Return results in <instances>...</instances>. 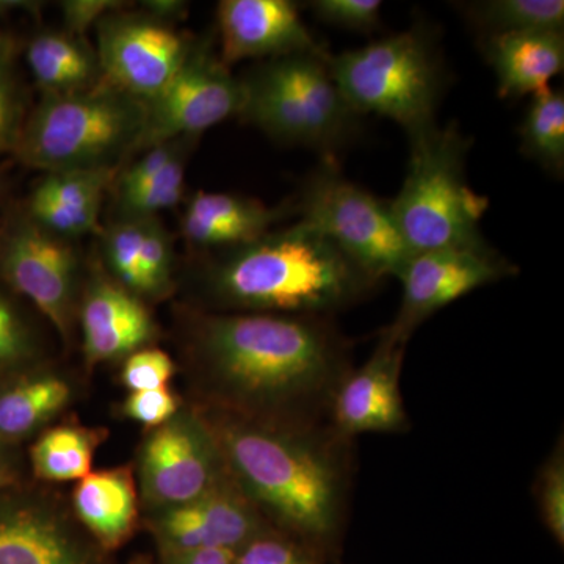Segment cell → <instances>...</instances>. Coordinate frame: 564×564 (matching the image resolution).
Masks as SVG:
<instances>
[{
	"instance_id": "6da1fadb",
	"label": "cell",
	"mask_w": 564,
	"mask_h": 564,
	"mask_svg": "<svg viewBox=\"0 0 564 564\" xmlns=\"http://www.w3.org/2000/svg\"><path fill=\"white\" fill-rule=\"evenodd\" d=\"M184 350L204 410L273 425H332L352 369L350 340L313 315L193 314Z\"/></svg>"
},
{
	"instance_id": "7a4b0ae2",
	"label": "cell",
	"mask_w": 564,
	"mask_h": 564,
	"mask_svg": "<svg viewBox=\"0 0 564 564\" xmlns=\"http://www.w3.org/2000/svg\"><path fill=\"white\" fill-rule=\"evenodd\" d=\"M199 410L234 485L273 529L329 562L344 534L351 441L332 425H273Z\"/></svg>"
},
{
	"instance_id": "3957f363",
	"label": "cell",
	"mask_w": 564,
	"mask_h": 564,
	"mask_svg": "<svg viewBox=\"0 0 564 564\" xmlns=\"http://www.w3.org/2000/svg\"><path fill=\"white\" fill-rule=\"evenodd\" d=\"M380 284L310 225L206 252L199 285L212 313L333 317Z\"/></svg>"
},
{
	"instance_id": "277c9868",
	"label": "cell",
	"mask_w": 564,
	"mask_h": 564,
	"mask_svg": "<svg viewBox=\"0 0 564 564\" xmlns=\"http://www.w3.org/2000/svg\"><path fill=\"white\" fill-rule=\"evenodd\" d=\"M333 79L361 117L388 118L417 139L437 126L447 85L440 35L430 22L384 36L358 50L332 55Z\"/></svg>"
},
{
	"instance_id": "5b68a950",
	"label": "cell",
	"mask_w": 564,
	"mask_h": 564,
	"mask_svg": "<svg viewBox=\"0 0 564 564\" xmlns=\"http://www.w3.org/2000/svg\"><path fill=\"white\" fill-rule=\"evenodd\" d=\"M332 55H289L259 63L239 77L243 88L239 117L282 144L337 159L361 137L364 117L334 82Z\"/></svg>"
},
{
	"instance_id": "8992f818",
	"label": "cell",
	"mask_w": 564,
	"mask_h": 564,
	"mask_svg": "<svg viewBox=\"0 0 564 564\" xmlns=\"http://www.w3.org/2000/svg\"><path fill=\"white\" fill-rule=\"evenodd\" d=\"M143 124L144 104L102 79L90 90L43 96L13 158L44 173L121 170Z\"/></svg>"
},
{
	"instance_id": "52a82bcc",
	"label": "cell",
	"mask_w": 564,
	"mask_h": 564,
	"mask_svg": "<svg viewBox=\"0 0 564 564\" xmlns=\"http://www.w3.org/2000/svg\"><path fill=\"white\" fill-rule=\"evenodd\" d=\"M408 143L406 176L389 209L413 254L486 243L481 220L489 199L467 182L470 137L454 121Z\"/></svg>"
},
{
	"instance_id": "ba28073f",
	"label": "cell",
	"mask_w": 564,
	"mask_h": 564,
	"mask_svg": "<svg viewBox=\"0 0 564 564\" xmlns=\"http://www.w3.org/2000/svg\"><path fill=\"white\" fill-rule=\"evenodd\" d=\"M293 204L300 221L325 236L377 281L399 278L413 256L389 202L347 180L337 159H322Z\"/></svg>"
},
{
	"instance_id": "9c48e42d",
	"label": "cell",
	"mask_w": 564,
	"mask_h": 564,
	"mask_svg": "<svg viewBox=\"0 0 564 564\" xmlns=\"http://www.w3.org/2000/svg\"><path fill=\"white\" fill-rule=\"evenodd\" d=\"M229 478L220 445L199 408L182 406L141 444L140 496L150 514L191 503Z\"/></svg>"
},
{
	"instance_id": "30bf717a",
	"label": "cell",
	"mask_w": 564,
	"mask_h": 564,
	"mask_svg": "<svg viewBox=\"0 0 564 564\" xmlns=\"http://www.w3.org/2000/svg\"><path fill=\"white\" fill-rule=\"evenodd\" d=\"M0 278L69 343L80 300V258L74 242L41 228L25 210L17 212L0 232Z\"/></svg>"
},
{
	"instance_id": "8fae6325",
	"label": "cell",
	"mask_w": 564,
	"mask_h": 564,
	"mask_svg": "<svg viewBox=\"0 0 564 564\" xmlns=\"http://www.w3.org/2000/svg\"><path fill=\"white\" fill-rule=\"evenodd\" d=\"M242 106V82L215 54L210 41H195L176 76L144 106L133 154L181 137L199 139L207 129L239 117Z\"/></svg>"
},
{
	"instance_id": "7c38bea8",
	"label": "cell",
	"mask_w": 564,
	"mask_h": 564,
	"mask_svg": "<svg viewBox=\"0 0 564 564\" xmlns=\"http://www.w3.org/2000/svg\"><path fill=\"white\" fill-rule=\"evenodd\" d=\"M122 10L96 25V55L104 80L147 106L176 76L195 41L169 22Z\"/></svg>"
},
{
	"instance_id": "4fadbf2b",
	"label": "cell",
	"mask_w": 564,
	"mask_h": 564,
	"mask_svg": "<svg viewBox=\"0 0 564 564\" xmlns=\"http://www.w3.org/2000/svg\"><path fill=\"white\" fill-rule=\"evenodd\" d=\"M518 273V267L488 242L415 252L399 274L402 304L386 329L408 343L415 329L437 311Z\"/></svg>"
},
{
	"instance_id": "5bb4252c",
	"label": "cell",
	"mask_w": 564,
	"mask_h": 564,
	"mask_svg": "<svg viewBox=\"0 0 564 564\" xmlns=\"http://www.w3.org/2000/svg\"><path fill=\"white\" fill-rule=\"evenodd\" d=\"M73 511L47 494L0 492V564H99Z\"/></svg>"
},
{
	"instance_id": "9a60e30c",
	"label": "cell",
	"mask_w": 564,
	"mask_h": 564,
	"mask_svg": "<svg viewBox=\"0 0 564 564\" xmlns=\"http://www.w3.org/2000/svg\"><path fill=\"white\" fill-rule=\"evenodd\" d=\"M406 345L384 328L369 359L344 378L329 411V423L339 436L352 441L364 433L406 432L400 392Z\"/></svg>"
},
{
	"instance_id": "2e32d148",
	"label": "cell",
	"mask_w": 564,
	"mask_h": 564,
	"mask_svg": "<svg viewBox=\"0 0 564 564\" xmlns=\"http://www.w3.org/2000/svg\"><path fill=\"white\" fill-rule=\"evenodd\" d=\"M148 524L161 554L198 549L236 552L272 527L231 478L191 503L150 514Z\"/></svg>"
},
{
	"instance_id": "e0dca14e",
	"label": "cell",
	"mask_w": 564,
	"mask_h": 564,
	"mask_svg": "<svg viewBox=\"0 0 564 564\" xmlns=\"http://www.w3.org/2000/svg\"><path fill=\"white\" fill-rule=\"evenodd\" d=\"M220 58L226 66L250 58L311 54L328 57V50L303 21L291 0H221L217 7Z\"/></svg>"
},
{
	"instance_id": "ac0fdd59",
	"label": "cell",
	"mask_w": 564,
	"mask_h": 564,
	"mask_svg": "<svg viewBox=\"0 0 564 564\" xmlns=\"http://www.w3.org/2000/svg\"><path fill=\"white\" fill-rule=\"evenodd\" d=\"M77 318L82 350L88 367L124 361L132 352L151 347L159 326L148 303L95 267L82 289Z\"/></svg>"
},
{
	"instance_id": "d6986e66",
	"label": "cell",
	"mask_w": 564,
	"mask_h": 564,
	"mask_svg": "<svg viewBox=\"0 0 564 564\" xmlns=\"http://www.w3.org/2000/svg\"><path fill=\"white\" fill-rule=\"evenodd\" d=\"M291 217H296L293 202L267 206L251 196L202 191L185 206L181 234L191 247L204 252L220 251L252 242Z\"/></svg>"
},
{
	"instance_id": "ffe728a7",
	"label": "cell",
	"mask_w": 564,
	"mask_h": 564,
	"mask_svg": "<svg viewBox=\"0 0 564 564\" xmlns=\"http://www.w3.org/2000/svg\"><path fill=\"white\" fill-rule=\"evenodd\" d=\"M120 170H70L46 173L29 196L25 214L41 228L76 242L99 225L104 196Z\"/></svg>"
},
{
	"instance_id": "44dd1931",
	"label": "cell",
	"mask_w": 564,
	"mask_h": 564,
	"mask_svg": "<svg viewBox=\"0 0 564 564\" xmlns=\"http://www.w3.org/2000/svg\"><path fill=\"white\" fill-rule=\"evenodd\" d=\"M502 99H521L551 87L564 69V32L508 33L478 41Z\"/></svg>"
},
{
	"instance_id": "7402d4cb",
	"label": "cell",
	"mask_w": 564,
	"mask_h": 564,
	"mask_svg": "<svg viewBox=\"0 0 564 564\" xmlns=\"http://www.w3.org/2000/svg\"><path fill=\"white\" fill-rule=\"evenodd\" d=\"M74 518L101 551L120 549L139 524V494L131 467L88 474L70 496Z\"/></svg>"
},
{
	"instance_id": "603a6c76",
	"label": "cell",
	"mask_w": 564,
	"mask_h": 564,
	"mask_svg": "<svg viewBox=\"0 0 564 564\" xmlns=\"http://www.w3.org/2000/svg\"><path fill=\"white\" fill-rule=\"evenodd\" d=\"M73 399L68 378L41 364L3 375L0 377V444L14 445L43 433Z\"/></svg>"
},
{
	"instance_id": "cb8c5ba5",
	"label": "cell",
	"mask_w": 564,
	"mask_h": 564,
	"mask_svg": "<svg viewBox=\"0 0 564 564\" xmlns=\"http://www.w3.org/2000/svg\"><path fill=\"white\" fill-rule=\"evenodd\" d=\"M25 62L43 96L90 90L104 79L96 52L68 32L36 33L29 41Z\"/></svg>"
},
{
	"instance_id": "d4e9b609",
	"label": "cell",
	"mask_w": 564,
	"mask_h": 564,
	"mask_svg": "<svg viewBox=\"0 0 564 564\" xmlns=\"http://www.w3.org/2000/svg\"><path fill=\"white\" fill-rule=\"evenodd\" d=\"M102 430L63 423L44 430L32 444L29 458L33 475L43 481H79L91 474Z\"/></svg>"
},
{
	"instance_id": "484cf974",
	"label": "cell",
	"mask_w": 564,
	"mask_h": 564,
	"mask_svg": "<svg viewBox=\"0 0 564 564\" xmlns=\"http://www.w3.org/2000/svg\"><path fill=\"white\" fill-rule=\"evenodd\" d=\"M455 6L478 41L508 33L564 32L563 0H477Z\"/></svg>"
},
{
	"instance_id": "4316f807",
	"label": "cell",
	"mask_w": 564,
	"mask_h": 564,
	"mask_svg": "<svg viewBox=\"0 0 564 564\" xmlns=\"http://www.w3.org/2000/svg\"><path fill=\"white\" fill-rule=\"evenodd\" d=\"M522 154L544 172L564 174V93L545 88L532 96L519 128Z\"/></svg>"
},
{
	"instance_id": "83f0119b",
	"label": "cell",
	"mask_w": 564,
	"mask_h": 564,
	"mask_svg": "<svg viewBox=\"0 0 564 564\" xmlns=\"http://www.w3.org/2000/svg\"><path fill=\"white\" fill-rule=\"evenodd\" d=\"M191 158L192 154L181 155L137 191L113 196L117 218L159 217L161 212L177 206L185 195V172Z\"/></svg>"
},
{
	"instance_id": "f1b7e54d",
	"label": "cell",
	"mask_w": 564,
	"mask_h": 564,
	"mask_svg": "<svg viewBox=\"0 0 564 564\" xmlns=\"http://www.w3.org/2000/svg\"><path fill=\"white\" fill-rule=\"evenodd\" d=\"M144 218H115L101 232L104 272L140 299Z\"/></svg>"
},
{
	"instance_id": "f546056e",
	"label": "cell",
	"mask_w": 564,
	"mask_h": 564,
	"mask_svg": "<svg viewBox=\"0 0 564 564\" xmlns=\"http://www.w3.org/2000/svg\"><path fill=\"white\" fill-rule=\"evenodd\" d=\"M174 242L159 217L144 218L140 245V299L161 302L174 288Z\"/></svg>"
},
{
	"instance_id": "4dcf8cb0",
	"label": "cell",
	"mask_w": 564,
	"mask_h": 564,
	"mask_svg": "<svg viewBox=\"0 0 564 564\" xmlns=\"http://www.w3.org/2000/svg\"><path fill=\"white\" fill-rule=\"evenodd\" d=\"M41 344L20 304L0 291V377L39 366Z\"/></svg>"
},
{
	"instance_id": "1f68e13d",
	"label": "cell",
	"mask_w": 564,
	"mask_h": 564,
	"mask_svg": "<svg viewBox=\"0 0 564 564\" xmlns=\"http://www.w3.org/2000/svg\"><path fill=\"white\" fill-rule=\"evenodd\" d=\"M538 511L547 532L560 545L564 544V448L556 445L545 459L534 481Z\"/></svg>"
},
{
	"instance_id": "d6a6232c",
	"label": "cell",
	"mask_w": 564,
	"mask_h": 564,
	"mask_svg": "<svg viewBox=\"0 0 564 564\" xmlns=\"http://www.w3.org/2000/svg\"><path fill=\"white\" fill-rule=\"evenodd\" d=\"M234 564H325L321 556L269 527L234 552Z\"/></svg>"
},
{
	"instance_id": "836d02e7",
	"label": "cell",
	"mask_w": 564,
	"mask_h": 564,
	"mask_svg": "<svg viewBox=\"0 0 564 564\" xmlns=\"http://www.w3.org/2000/svg\"><path fill=\"white\" fill-rule=\"evenodd\" d=\"M306 7L315 20L343 31L372 35L383 25L380 0H313Z\"/></svg>"
},
{
	"instance_id": "e575fe53",
	"label": "cell",
	"mask_w": 564,
	"mask_h": 564,
	"mask_svg": "<svg viewBox=\"0 0 564 564\" xmlns=\"http://www.w3.org/2000/svg\"><path fill=\"white\" fill-rule=\"evenodd\" d=\"M176 364L161 348L147 347L132 352L122 361L121 383L131 392L169 388L176 375Z\"/></svg>"
},
{
	"instance_id": "d590c367",
	"label": "cell",
	"mask_w": 564,
	"mask_h": 564,
	"mask_svg": "<svg viewBox=\"0 0 564 564\" xmlns=\"http://www.w3.org/2000/svg\"><path fill=\"white\" fill-rule=\"evenodd\" d=\"M25 98L13 63L0 65V155L14 154L28 120Z\"/></svg>"
},
{
	"instance_id": "8d00e7d4",
	"label": "cell",
	"mask_w": 564,
	"mask_h": 564,
	"mask_svg": "<svg viewBox=\"0 0 564 564\" xmlns=\"http://www.w3.org/2000/svg\"><path fill=\"white\" fill-rule=\"evenodd\" d=\"M182 408L181 399L170 388L131 392L122 404V413L147 430H154L173 419Z\"/></svg>"
},
{
	"instance_id": "74e56055",
	"label": "cell",
	"mask_w": 564,
	"mask_h": 564,
	"mask_svg": "<svg viewBox=\"0 0 564 564\" xmlns=\"http://www.w3.org/2000/svg\"><path fill=\"white\" fill-rule=\"evenodd\" d=\"M122 6L124 2H120V0H66V2H62L65 32L84 39L91 25H98L104 18L124 9Z\"/></svg>"
},
{
	"instance_id": "f35d334b",
	"label": "cell",
	"mask_w": 564,
	"mask_h": 564,
	"mask_svg": "<svg viewBox=\"0 0 564 564\" xmlns=\"http://www.w3.org/2000/svg\"><path fill=\"white\" fill-rule=\"evenodd\" d=\"M163 564H234V551L228 549H198L161 554Z\"/></svg>"
},
{
	"instance_id": "ab89813d",
	"label": "cell",
	"mask_w": 564,
	"mask_h": 564,
	"mask_svg": "<svg viewBox=\"0 0 564 564\" xmlns=\"http://www.w3.org/2000/svg\"><path fill=\"white\" fill-rule=\"evenodd\" d=\"M13 447L14 445L0 444V492L14 488L20 480V459Z\"/></svg>"
},
{
	"instance_id": "60d3db41",
	"label": "cell",
	"mask_w": 564,
	"mask_h": 564,
	"mask_svg": "<svg viewBox=\"0 0 564 564\" xmlns=\"http://www.w3.org/2000/svg\"><path fill=\"white\" fill-rule=\"evenodd\" d=\"M144 13L155 18V20L169 22L172 24L174 20H181L188 10V3L177 2V0H148L141 3Z\"/></svg>"
},
{
	"instance_id": "b9f144b4",
	"label": "cell",
	"mask_w": 564,
	"mask_h": 564,
	"mask_svg": "<svg viewBox=\"0 0 564 564\" xmlns=\"http://www.w3.org/2000/svg\"><path fill=\"white\" fill-rule=\"evenodd\" d=\"M14 54H17V43L6 32L0 31V65L13 63Z\"/></svg>"
},
{
	"instance_id": "7bdbcfd3",
	"label": "cell",
	"mask_w": 564,
	"mask_h": 564,
	"mask_svg": "<svg viewBox=\"0 0 564 564\" xmlns=\"http://www.w3.org/2000/svg\"><path fill=\"white\" fill-rule=\"evenodd\" d=\"M3 193V169L0 166V196H2Z\"/></svg>"
},
{
	"instance_id": "ee69618b",
	"label": "cell",
	"mask_w": 564,
	"mask_h": 564,
	"mask_svg": "<svg viewBox=\"0 0 564 564\" xmlns=\"http://www.w3.org/2000/svg\"><path fill=\"white\" fill-rule=\"evenodd\" d=\"M132 564H148V563H144V562H133Z\"/></svg>"
}]
</instances>
